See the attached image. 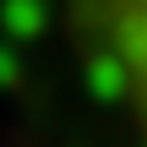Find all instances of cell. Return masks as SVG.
Instances as JSON below:
<instances>
[{"mask_svg":"<svg viewBox=\"0 0 147 147\" xmlns=\"http://www.w3.org/2000/svg\"><path fill=\"white\" fill-rule=\"evenodd\" d=\"M0 22L11 38H38L44 33V0H5L0 5Z\"/></svg>","mask_w":147,"mask_h":147,"instance_id":"obj_2","label":"cell"},{"mask_svg":"<svg viewBox=\"0 0 147 147\" xmlns=\"http://www.w3.org/2000/svg\"><path fill=\"white\" fill-rule=\"evenodd\" d=\"M11 82H16V55L0 44V87H11Z\"/></svg>","mask_w":147,"mask_h":147,"instance_id":"obj_3","label":"cell"},{"mask_svg":"<svg viewBox=\"0 0 147 147\" xmlns=\"http://www.w3.org/2000/svg\"><path fill=\"white\" fill-rule=\"evenodd\" d=\"M82 11H87L98 49L120 65L125 98H131L136 125L147 136V0H82Z\"/></svg>","mask_w":147,"mask_h":147,"instance_id":"obj_1","label":"cell"}]
</instances>
